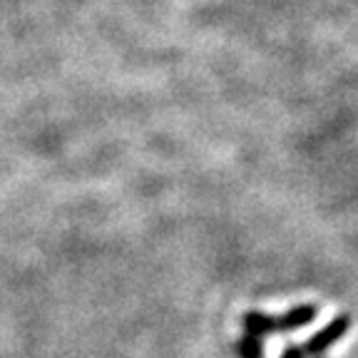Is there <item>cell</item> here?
Wrapping results in <instances>:
<instances>
[{"instance_id": "6da1fadb", "label": "cell", "mask_w": 358, "mask_h": 358, "mask_svg": "<svg viewBox=\"0 0 358 358\" xmlns=\"http://www.w3.org/2000/svg\"><path fill=\"white\" fill-rule=\"evenodd\" d=\"M348 329H351V316H348V313H338L329 326H324L319 334H313L311 338H308L306 346H303L306 356H321L326 348H331L338 338H343Z\"/></svg>"}, {"instance_id": "7a4b0ae2", "label": "cell", "mask_w": 358, "mask_h": 358, "mask_svg": "<svg viewBox=\"0 0 358 358\" xmlns=\"http://www.w3.org/2000/svg\"><path fill=\"white\" fill-rule=\"evenodd\" d=\"M316 313H319V308L313 306V303H301V306H294L291 311H286L284 316H274L276 331H296V329H303V326L313 324Z\"/></svg>"}, {"instance_id": "3957f363", "label": "cell", "mask_w": 358, "mask_h": 358, "mask_svg": "<svg viewBox=\"0 0 358 358\" xmlns=\"http://www.w3.org/2000/svg\"><path fill=\"white\" fill-rule=\"evenodd\" d=\"M241 326L249 336H257V338H264V336L274 334L276 324H274V316H268V313L262 311H246L241 316Z\"/></svg>"}, {"instance_id": "277c9868", "label": "cell", "mask_w": 358, "mask_h": 358, "mask_svg": "<svg viewBox=\"0 0 358 358\" xmlns=\"http://www.w3.org/2000/svg\"><path fill=\"white\" fill-rule=\"evenodd\" d=\"M236 353L239 358H264V343L257 336H241V341H236Z\"/></svg>"}, {"instance_id": "5b68a950", "label": "cell", "mask_w": 358, "mask_h": 358, "mask_svg": "<svg viewBox=\"0 0 358 358\" xmlns=\"http://www.w3.org/2000/svg\"><path fill=\"white\" fill-rule=\"evenodd\" d=\"M281 358H306V351H303V346H286Z\"/></svg>"}]
</instances>
